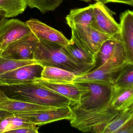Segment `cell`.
<instances>
[{"label":"cell","instance_id":"6da1fadb","mask_svg":"<svg viewBox=\"0 0 133 133\" xmlns=\"http://www.w3.org/2000/svg\"><path fill=\"white\" fill-rule=\"evenodd\" d=\"M83 83V82H82ZM87 90L78 103L71 107L73 127L83 132L103 133L107 125L121 111L112 105L115 87L92 83H84Z\"/></svg>","mask_w":133,"mask_h":133},{"label":"cell","instance_id":"7a4b0ae2","mask_svg":"<svg viewBox=\"0 0 133 133\" xmlns=\"http://www.w3.org/2000/svg\"><path fill=\"white\" fill-rule=\"evenodd\" d=\"M9 98L54 107L72 106L66 97L35 82L0 86Z\"/></svg>","mask_w":133,"mask_h":133},{"label":"cell","instance_id":"3957f363","mask_svg":"<svg viewBox=\"0 0 133 133\" xmlns=\"http://www.w3.org/2000/svg\"><path fill=\"white\" fill-rule=\"evenodd\" d=\"M33 59L43 66L59 68L76 76L87 74L95 66L81 64L72 57L65 47L57 43L38 39Z\"/></svg>","mask_w":133,"mask_h":133},{"label":"cell","instance_id":"277c9868","mask_svg":"<svg viewBox=\"0 0 133 133\" xmlns=\"http://www.w3.org/2000/svg\"><path fill=\"white\" fill-rule=\"evenodd\" d=\"M71 40L85 52L95 57L103 43L112 36L103 34L91 26L74 25Z\"/></svg>","mask_w":133,"mask_h":133},{"label":"cell","instance_id":"5b68a950","mask_svg":"<svg viewBox=\"0 0 133 133\" xmlns=\"http://www.w3.org/2000/svg\"><path fill=\"white\" fill-rule=\"evenodd\" d=\"M127 61L109 59L102 65L87 74L76 76L73 82L102 84L114 86V82Z\"/></svg>","mask_w":133,"mask_h":133},{"label":"cell","instance_id":"8992f818","mask_svg":"<svg viewBox=\"0 0 133 133\" xmlns=\"http://www.w3.org/2000/svg\"><path fill=\"white\" fill-rule=\"evenodd\" d=\"M13 114L37 126H42L61 120L70 121L74 118L73 111L70 106Z\"/></svg>","mask_w":133,"mask_h":133},{"label":"cell","instance_id":"52a82bcc","mask_svg":"<svg viewBox=\"0 0 133 133\" xmlns=\"http://www.w3.org/2000/svg\"><path fill=\"white\" fill-rule=\"evenodd\" d=\"M44 66L39 63L25 65L0 75V86L33 82L42 77Z\"/></svg>","mask_w":133,"mask_h":133},{"label":"cell","instance_id":"ba28073f","mask_svg":"<svg viewBox=\"0 0 133 133\" xmlns=\"http://www.w3.org/2000/svg\"><path fill=\"white\" fill-rule=\"evenodd\" d=\"M38 39L32 34L14 42L2 50L3 57L21 61L33 60V57Z\"/></svg>","mask_w":133,"mask_h":133},{"label":"cell","instance_id":"9c48e42d","mask_svg":"<svg viewBox=\"0 0 133 133\" xmlns=\"http://www.w3.org/2000/svg\"><path fill=\"white\" fill-rule=\"evenodd\" d=\"M32 34L26 22L18 19H6L0 25V49Z\"/></svg>","mask_w":133,"mask_h":133},{"label":"cell","instance_id":"30bf717a","mask_svg":"<svg viewBox=\"0 0 133 133\" xmlns=\"http://www.w3.org/2000/svg\"><path fill=\"white\" fill-rule=\"evenodd\" d=\"M109 59L128 62L119 33L103 43L95 57V66L92 70L100 66Z\"/></svg>","mask_w":133,"mask_h":133},{"label":"cell","instance_id":"8fae6325","mask_svg":"<svg viewBox=\"0 0 133 133\" xmlns=\"http://www.w3.org/2000/svg\"><path fill=\"white\" fill-rule=\"evenodd\" d=\"M94 21L91 26L110 36L118 34L119 24L117 23L112 17V11L103 4L97 2L93 4Z\"/></svg>","mask_w":133,"mask_h":133},{"label":"cell","instance_id":"7c38bea8","mask_svg":"<svg viewBox=\"0 0 133 133\" xmlns=\"http://www.w3.org/2000/svg\"><path fill=\"white\" fill-rule=\"evenodd\" d=\"M33 82L38 83L56 93L69 99L72 106L78 103L82 95L87 90L84 83L73 82L71 84H58L47 82L40 78Z\"/></svg>","mask_w":133,"mask_h":133},{"label":"cell","instance_id":"4fadbf2b","mask_svg":"<svg viewBox=\"0 0 133 133\" xmlns=\"http://www.w3.org/2000/svg\"><path fill=\"white\" fill-rule=\"evenodd\" d=\"M32 33L38 39L57 43L64 47L68 45L70 40L63 33L36 19L26 22Z\"/></svg>","mask_w":133,"mask_h":133},{"label":"cell","instance_id":"5bb4252c","mask_svg":"<svg viewBox=\"0 0 133 133\" xmlns=\"http://www.w3.org/2000/svg\"><path fill=\"white\" fill-rule=\"evenodd\" d=\"M120 38L123 44L128 62L133 63V12L128 10L121 14L119 24Z\"/></svg>","mask_w":133,"mask_h":133},{"label":"cell","instance_id":"9a60e30c","mask_svg":"<svg viewBox=\"0 0 133 133\" xmlns=\"http://www.w3.org/2000/svg\"><path fill=\"white\" fill-rule=\"evenodd\" d=\"M76 77L72 72L59 68L44 66L41 78L50 83L71 84Z\"/></svg>","mask_w":133,"mask_h":133},{"label":"cell","instance_id":"2e32d148","mask_svg":"<svg viewBox=\"0 0 133 133\" xmlns=\"http://www.w3.org/2000/svg\"><path fill=\"white\" fill-rule=\"evenodd\" d=\"M66 19L69 27L74 25L92 26L94 21L93 4L84 8L71 10Z\"/></svg>","mask_w":133,"mask_h":133},{"label":"cell","instance_id":"e0dca14e","mask_svg":"<svg viewBox=\"0 0 133 133\" xmlns=\"http://www.w3.org/2000/svg\"><path fill=\"white\" fill-rule=\"evenodd\" d=\"M54 108L56 107L41 105L10 98L0 104V110H6L12 113L32 112Z\"/></svg>","mask_w":133,"mask_h":133},{"label":"cell","instance_id":"ac0fdd59","mask_svg":"<svg viewBox=\"0 0 133 133\" xmlns=\"http://www.w3.org/2000/svg\"><path fill=\"white\" fill-rule=\"evenodd\" d=\"M112 105L119 111L133 105V88L119 89L115 88Z\"/></svg>","mask_w":133,"mask_h":133},{"label":"cell","instance_id":"d6986e66","mask_svg":"<svg viewBox=\"0 0 133 133\" xmlns=\"http://www.w3.org/2000/svg\"><path fill=\"white\" fill-rule=\"evenodd\" d=\"M25 0H0V11L4 14L6 18L17 17L26 10Z\"/></svg>","mask_w":133,"mask_h":133},{"label":"cell","instance_id":"ffe728a7","mask_svg":"<svg viewBox=\"0 0 133 133\" xmlns=\"http://www.w3.org/2000/svg\"><path fill=\"white\" fill-rule=\"evenodd\" d=\"M64 47L68 52L81 64L95 66V57L85 52L71 39L68 45Z\"/></svg>","mask_w":133,"mask_h":133},{"label":"cell","instance_id":"44dd1931","mask_svg":"<svg viewBox=\"0 0 133 133\" xmlns=\"http://www.w3.org/2000/svg\"><path fill=\"white\" fill-rule=\"evenodd\" d=\"M36 126L37 125L27 122L23 118L14 115L0 121V133H7L11 130L22 128L32 127Z\"/></svg>","mask_w":133,"mask_h":133},{"label":"cell","instance_id":"7402d4cb","mask_svg":"<svg viewBox=\"0 0 133 133\" xmlns=\"http://www.w3.org/2000/svg\"><path fill=\"white\" fill-rule=\"evenodd\" d=\"M133 118V105L121 111L110 123L104 129L103 133H116L124 124Z\"/></svg>","mask_w":133,"mask_h":133},{"label":"cell","instance_id":"603a6c76","mask_svg":"<svg viewBox=\"0 0 133 133\" xmlns=\"http://www.w3.org/2000/svg\"><path fill=\"white\" fill-rule=\"evenodd\" d=\"M114 86L119 89L133 88V63H128L122 68L115 81Z\"/></svg>","mask_w":133,"mask_h":133},{"label":"cell","instance_id":"cb8c5ba5","mask_svg":"<svg viewBox=\"0 0 133 133\" xmlns=\"http://www.w3.org/2000/svg\"><path fill=\"white\" fill-rule=\"evenodd\" d=\"M27 6L31 8H36L42 14H45L57 8L63 0H25Z\"/></svg>","mask_w":133,"mask_h":133},{"label":"cell","instance_id":"d4e9b609","mask_svg":"<svg viewBox=\"0 0 133 133\" xmlns=\"http://www.w3.org/2000/svg\"><path fill=\"white\" fill-rule=\"evenodd\" d=\"M2 50L0 49V75L9 71L17 68L31 64L38 63L36 61H21L4 58L1 56Z\"/></svg>","mask_w":133,"mask_h":133},{"label":"cell","instance_id":"484cf974","mask_svg":"<svg viewBox=\"0 0 133 133\" xmlns=\"http://www.w3.org/2000/svg\"><path fill=\"white\" fill-rule=\"evenodd\" d=\"M39 128L37 126L32 127L22 128L9 131V133H38Z\"/></svg>","mask_w":133,"mask_h":133},{"label":"cell","instance_id":"4316f807","mask_svg":"<svg viewBox=\"0 0 133 133\" xmlns=\"http://www.w3.org/2000/svg\"><path fill=\"white\" fill-rule=\"evenodd\" d=\"M116 133H133V118L124 124Z\"/></svg>","mask_w":133,"mask_h":133},{"label":"cell","instance_id":"83f0119b","mask_svg":"<svg viewBox=\"0 0 133 133\" xmlns=\"http://www.w3.org/2000/svg\"><path fill=\"white\" fill-rule=\"evenodd\" d=\"M97 2H99L103 4L107 3H115L124 4L130 6H133V0H95Z\"/></svg>","mask_w":133,"mask_h":133},{"label":"cell","instance_id":"f1b7e54d","mask_svg":"<svg viewBox=\"0 0 133 133\" xmlns=\"http://www.w3.org/2000/svg\"><path fill=\"white\" fill-rule=\"evenodd\" d=\"M13 115L14 114L6 110H0V121H1L4 118L11 116Z\"/></svg>","mask_w":133,"mask_h":133},{"label":"cell","instance_id":"f546056e","mask_svg":"<svg viewBox=\"0 0 133 133\" xmlns=\"http://www.w3.org/2000/svg\"><path fill=\"white\" fill-rule=\"evenodd\" d=\"M8 99L9 98L6 96L4 92L1 91L0 92V104L3 102H5L6 100H8Z\"/></svg>","mask_w":133,"mask_h":133},{"label":"cell","instance_id":"4dcf8cb0","mask_svg":"<svg viewBox=\"0 0 133 133\" xmlns=\"http://www.w3.org/2000/svg\"><path fill=\"white\" fill-rule=\"evenodd\" d=\"M6 19L3 11H0V25L5 19Z\"/></svg>","mask_w":133,"mask_h":133},{"label":"cell","instance_id":"1f68e13d","mask_svg":"<svg viewBox=\"0 0 133 133\" xmlns=\"http://www.w3.org/2000/svg\"><path fill=\"white\" fill-rule=\"evenodd\" d=\"M83 1H86V2H89L91 1V0H82Z\"/></svg>","mask_w":133,"mask_h":133},{"label":"cell","instance_id":"d6a6232c","mask_svg":"<svg viewBox=\"0 0 133 133\" xmlns=\"http://www.w3.org/2000/svg\"><path fill=\"white\" fill-rule=\"evenodd\" d=\"M1 91V90L0 89V92Z\"/></svg>","mask_w":133,"mask_h":133}]
</instances>
